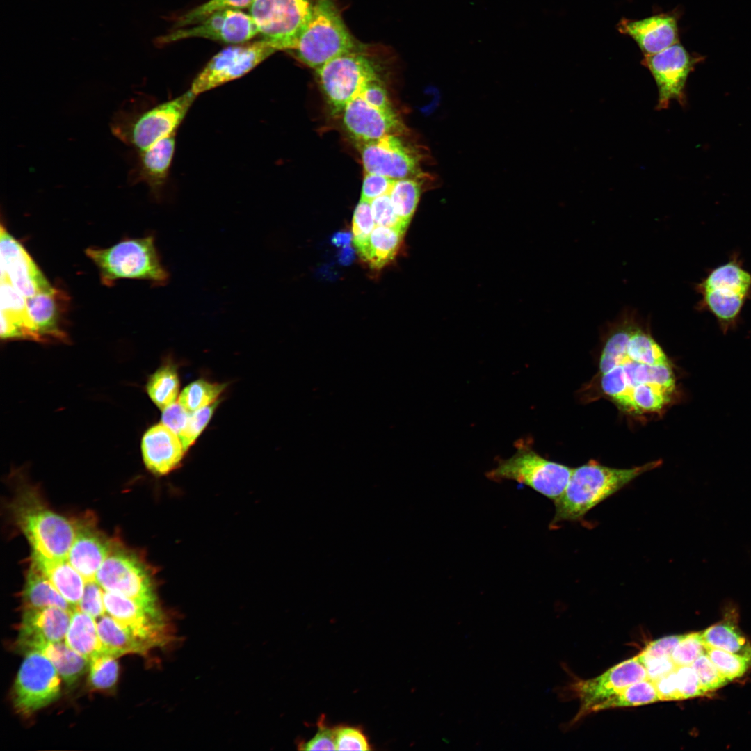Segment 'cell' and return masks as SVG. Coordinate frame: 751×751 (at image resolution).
I'll return each mask as SVG.
<instances>
[{"mask_svg": "<svg viewBox=\"0 0 751 751\" xmlns=\"http://www.w3.org/2000/svg\"><path fill=\"white\" fill-rule=\"evenodd\" d=\"M1 337L36 340L30 320L26 298L6 278L1 277Z\"/></svg>", "mask_w": 751, "mask_h": 751, "instance_id": "25", "label": "cell"}, {"mask_svg": "<svg viewBox=\"0 0 751 751\" xmlns=\"http://www.w3.org/2000/svg\"><path fill=\"white\" fill-rule=\"evenodd\" d=\"M117 658L100 652L89 659L88 679L94 689L108 690L115 685L119 675Z\"/></svg>", "mask_w": 751, "mask_h": 751, "instance_id": "40", "label": "cell"}, {"mask_svg": "<svg viewBox=\"0 0 751 751\" xmlns=\"http://www.w3.org/2000/svg\"><path fill=\"white\" fill-rule=\"evenodd\" d=\"M678 29L677 17L673 13H658L640 19L622 17L617 24V31L631 37L644 56L679 42Z\"/></svg>", "mask_w": 751, "mask_h": 751, "instance_id": "20", "label": "cell"}, {"mask_svg": "<svg viewBox=\"0 0 751 751\" xmlns=\"http://www.w3.org/2000/svg\"><path fill=\"white\" fill-rule=\"evenodd\" d=\"M660 701L654 683L649 679L633 683L616 695L596 705L592 711L610 708L634 706Z\"/></svg>", "mask_w": 751, "mask_h": 751, "instance_id": "38", "label": "cell"}, {"mask_svg": "<svg viewBox=\"0 0 751 751\" xmlns=\"http://www.w3.org/2000/svg\"><path fill=\"white\" fill-rule=\"evenodd\" d=\"M33 563L47 576L73 609L76 608L83 596L86 581L68 560H49L33 553Z\"/></svg>", "mask_w": 751, "mask_h": 751, "instance_id": "27", "label": "cell"}, {"mask_svg": "<svg viewBox=\"0 0 751 751\" xmlns=\"http://www.w3.org/2000/svg\"><path fill=\"white\" fill-rule=\"evenodd\" d=\"M86 253L99 269L101 282L106 286L123 278L144 280L163 286L169 279L152 235L126 239L107 248H89Z\"/></svg>", "mask_w": 751, "mask_h": 751, "instance_id": "4", "label": "cell"}, {"mask_svg": "<svg viewBox=\"0 0 751 751\" xmlns=\"http://www.w3.org/2000/svg\"><path fill=\"white\" fill-rule=\"evenodd\" d=\"M376 227L369 202L360 199L353 217V241L359 251L367 243Z\"/></svg>", "mask_w": 751, "mask_h": 751, "instance_id": "45", "label": "cell"}, {"mask_svg": "<svg viewBox=\"0 0 751 751\" xmlns=\"http://www.w3.org/2000/svg\"><path fill=\"white\" fill-rule=\"evenodd\" d=\"M702 631L686 634L671 654L676 666L691 665L700 655L705 654Z\"/></svg>", "mask_w": 751, "mask_h": 751, "instance_id": "47", "label": "cell"}, {"mask_svg": "<svg viewBox=\"0 0 751 751\" xmlns=\"http://www.w3.org/2000/svg\"><path fill=\"white\" fill-rule=\"evenodd\" d=\"M355 259V252L349 246L342 248L339 255V261L343 265H349Z\"/></svg>", "mask_w": 751, "mask_h": 751, "instance_id": "61", "label": "cell"}, {"mask_svg": "<svg viewBox=\"0 0 751 751\" xmlns=\"http://www.w3.org/2000/svg\"><path fill=\"white\" fill-rule=\"evenodd\" d=\"M662 464L661 460L632 468H614L596 461L572 468L568 483L554 501L555 514L551 526L563 522L582 519L593 508L629 484L640 475Z\"/></svg>", "mask_w": 751, "mask_h": 751, "instance_id": "1", "label": "cell"}, {"mask_svg": "<svg viewBox=\"0 0 751 751\" xmlns=\"http://www.w3.org/2000/svg\"><path fill=\"white\" fill-rule=\"evenodd\" d=\"M342 122L357 143L379 139L389 134L405 133V127L394 111H387L369 104L360 95L345 106Z\"/></svg>", "mask_w": 751, "mask_h": 751, "instance_id": "19", "label": "cell"}, {"mask_svg": "<svg viewBox=\"0 0 751 751\" xmlns=\"http://www.w3.org/2000/svg\"><path fill=\"white\" fill-rule=\"evenodd\" d=\"M359 95L369 104L377 108L387 111H394L380 79L367 83Z\"/></svg>", "mask_w": 751, "mask_h": 751, "instance_id": "55", "label": "cell"}, {"mask_svg": "<svg viewBox=\"0 0 751 751\" xmlns=\"http://www.w3.org/2000/svg\"><path fill=\"white\" fill-rule=\"evenodd\" d=\"M648 679L647 670L638 656L621 662L602 675L578 682L575 691L581 707L575 719L592 712L593 708L628 686Z\"/></svg>", "mask_w": 751, "mask_h": 751, "instance_id": "17", "label": "cell"}, {"mask_svg": "<svg viewBox=\"0 0 751 751\" xmlns=\"http://www.w3.org/2000/svg\"><path fill=\"white\" fill-rule=\"evenodd\" d=\"M394 181L381 175L365 172L360 199L370 202L376 197L389 194Z\"/></svg>", "mask_w": 751, "mask_h": 751, "instance_id": "53", "label": "cell"}, {"mask_svg": "<svg viewBox=\"0 0 751 751\" xmlns=\"http://www.w3.org/2000/svg\"><path fill=\"white\" fill-rule=\"evenodd\" d=\"M404 234L397 229L376 225L366 245L357 252L371 268L380 269L394 259Z\"/></svg>", "mask_w": 751, "mask_h": 751, "instance_id": "32", "label": "cell"}, {"mask_svg": "<svg viewBox=\"0 0 751 751\" xmlns=\"http://www.w3.org/2000/svg\"><path fill=\"white\" fill-rule=\"evenodd\" d=\"M67 301L66 293L54 287L50 291L26 298L28 313L37 341L67 339L60 324Z\"/></svg>", "mask_w": 751, "mask_h": 751, "instance_id": "22", "label": "cell"}, {"mask_svg": "<svg viewBox=\"0 0 751 751\" xmlns=\"http://www.w3.org/2000/svg\"><path fill=\"white\" fill-rule=\"evenodd\" d=\"M12 690L15 711L29 717L56 700L61 677L52 663L37 651L26 652Z\"/></svg>", "mask_w": 751, "mask_h": 751, "instance_id": "9", "label": "cell"}, {"mask_svg": "<svg viewBox=\"0 0 751 751\" xmlns=\"http://www.w3.org/2000/svg\"><path fill=\"white\" fill-rule=\"evenodd\" d=\"M629 385L632 387L639 384H649L664 388L674 392L675 377L670 363L649 365L624 359L621 364Z\"/></svg>", "mask_w": 751, "mask_h": 751, "instance_id": "35", "label": "cell"}, {"mask_svg": "<svg viewBox=\"0 0 751 751\" xmlns=\"http://www.w3.org/2000/svg\"><path fill=\"white\" fill-rule=\"evenodd\" d=\"M603 391L624 410L633 411L631 400L632 387L621 364L602 374Z\"/></svg>", "mask_w": 751, "mask_h": 751, "instance_id": "42", "label": "cell"}, {"mask_svg": "<svg viewBox=\"0 0 751 751\" xmlns=\"http://www.w3.org/2000/svg\"><path fill=\"white\" fill-rule=\"evenodd\" d=\"M702 637L708 646L751 659V643L738 628L734 611L702 631Z\"/></svg>", "mask_w": 751, "mask_h": 751, "instance_id": "29", "label": "cell"}, {"mask_svg": "<svg viewBox=\"0 0 751 751\" xmlns=\"http://www.w3.org/2000/svg\"><path fill=\"white\" fill-rule=\"evenodd\" d=\"M141 450L146 467L160 476L177 468L186 452L179 436L163 423L145 433Z\"/></svg>", "mask_w": 751, "mask_h": 751, "instance_id": "23", "label": "cell"}, {"mask_svg": "<svg viewBox=\"0 0 751 751\" xmlns=\"http://www.w3.org/2000/svg\"><path fill=\"white\" fill-rule=\"evenodd\" d=\"M257 24L249 13L240 9L215 12L201 22L186 27L172 29L156 39L159 45L188 38H200L231 45L246 43L258 35Z\"/></svg>", "mask_w": 751, "mask_h": 751, "instance_id": "15", "label": "cell"}, {"mask_svg": "<svg viewBox=\"0 0 751 751\" xmlns=\"http://www.w3.org/2000/svg\"><path fill=\"white\" fill-rule=\"evenodd\" d=\"M102 652L119 657L125 654L146 656L149 651L127 628L106 613L97 619Z\"/></svg>", "mask_w": 751, "mask_h": 751, "instance_id": "28", "label": "cell"}, {"mask_svg": "<svg viewBox=\"0 0 751 751\" xmlns=\"http://www.w3.org/2000/svg\"><path fill=\"white\" fill-rule=\"evenodd\" d=\"M697 61L679 42L644 56L641 64L649 70L657 86L658 111L667 108L672 100L684 104L686 80Z\"/></svg>", "mask_w": 751, "mask_h": 751, "instance_id": "16", "label": "cell"}, {"mask_svg": "<svg viewBox=\"0 0 751 751\" xmlns=\"http://www.w3.org/2000/svg\"><path fill=\"white\" fill-rule=\"evenodd\" d=\"M697 675L700 682L706 694L718 689L729 681L724 677L709 656L700 655L691 665Z\"/></svg>", "mask_w": 751, "mask_h": 751, "instance_id": "48", "label": "cell"}, {"mask_svg": "<svg viewBox=\"0 0 751 751\" xmlns=\"http://www.w3.org/2000/svg\"><path fill=\"white\" fill-rule=\"evenodd\" d=\"M151 400L161 410L175 402L179 389L177 367L167 364L153 373L146 386Z\"/></svg>", "mask_w": 751, "mask_h": 751, "instance_id": "37", "label": "cell"}, {"mask_svg": "<svg viewBox=\"0 0 751 751\" xmlns=\"http://www.w3.org/2000/svg\"><path fill=\"white\" fill-rule=\"evenodd\" d=\"M104 592L96 581H86L83 596L76 608L96 620L105 615Z\"/></svg>", "mask_w": 751, "mask_h": 751, "instance_id": "51", "label": "cell"}, {"mask_svg": "<svg viewBox=\"0 0 751 751\" xmlns=\"http://www.w3.org/2000/svg\"><path fill=\"white\" fill-rule=\"evenodd\" d=\"M675 672L680 700L706 695L691 665L677 666Z\"/></svg>", "mask_w": 751, "mask_h": 751, "instance_id": "52", "label": "cell"}, {"mask_svg": "<svg viewBox=\"0 0 751 751\" xmlns=\"http://www.w3.org/2000/svg\"><path fill=\"white\" fill-rule=\"evenodd\" d=\"M162 410L161 423L179 436L184 428L191 412L179 402H175Z\"/></svg>", "mask_w": 751, "mask_h": 751, "instance_id": "56", "label": "cell"}, {"mask_svg": "<svg viewBox=\"0 0 751 751\" xmlns=\"http://www.w3.org/2000/svg\"><path fill=\"white\" fill-rule=\"evenodd\" d=\"M72 612L55 606L24 609L17 648L25 653L38 644L64 640Z\"/></svg>", "mask_w": 751, "mask_h": 751, "instance_id": "21", "label": "cell"}, {"mask_svg": "<svg viewBox=\"0 0 751 751\" xmlns=\"http://www.w3.org/2000/svg\"><path fill=\"white\" fill-rule=\"evenodd\" d=\"M359 49L334 0H317L291 49L296 58L317 70L344 54Z\"/></svg>", "mask_w": 751, "mask_h": 751, "instance_id": "2", "label": "cell"}, {"mask_svg": "<svg viewBox=\"0 0 751 751\" xmlns=\"http://www.w3.org/2000/svg\"><path fill=\"white\" fill-rule=\"evenodd\" d=\"M196 97L189 90L144 111H120L112 120V133L137 151L144 150L176 134Z\"/></svg>", "mask_w": 751, "mask_h": 751, "instance_id": "6", "label": "cell"}, {"mask_svg": "<svg viewBox=\"0 0 751 751\" xmlns=\"http://www.w3.org/2000/svg\"><path fill=\"white\" fill-rule=\"evenodd\" d=\"M357 145L365 172L394 180L425 175L420 168L422 155L400 135L389 134Z\"/></svg>", "mask_w": 751, "mask_h": 751, "instance_id": "14", "label": "cell"}, {"mask_svg": "<svg viewBox=\"0 0 751 751\" xmlns=\"http://www.w3.org/2000/svg\"><path fill=\"white\" fill-rule=\"evenodd\" d=\"M218 402L191 412L187 423L179 435L186 451L195 443L210 421Z\"/></svg>", "mask_w": 751, "mask_h": 751, "instance_id": "46", "label": "cell"}, {"mask_svg": "<svg viewBox=\"0 0 751 751\" xmlns=\"http://www.w3.org/2000/svg\"><path fill=\"white\" fill-rule=\"evenodd\" d=\"M376 225L391 227L405 232L407 226L396 214L389 194L370 202Z\"/></svg>", "mask_w": 751, "mask_h": 751, "instance_id": "49", "label": "cell"}, {"mask_svg": "<svg viewBox=\"0 0 751 751\" xmlns=\"http://www.w3.org/2000/svg\"><path fill=\"white\" fill-rule=\"evenodd\" d=\"M104 604L106 613L128 628L149 652L173 640L172 624L163 609L151 610L124 596L105 590Z\"/></svg>", "mask_w": 751, "mask_h": 751, "instance_id": "13", "label": "cell"}, {"mask_svg": "<svg viewBox=\"0 0 751 751\" xmlns=\"http://www.w3.org/2000/svg\"><path fill=\"white\" fill-rule=\"evenodd\" d=\"M572 469L541 456L528 444L518 442L516 452L500 460L486 475L494 481H513L524 485L554 501L565 489Z\"/></svg>", "mask_w": 751, "mask_h": 751, "instance_id": "7", "label": "cell"}, {"mask_svg": "<svg viewBox=\"0 0 751 751\" xmlns=\"http://www.w3.org/2000/svg\"><path fill=\"white\" fill-rule=\"evenodd\" d=\"M336 750H370L366 736L356 727L340 725L334 727Z\"/></svg>", "mask_w": 751, "mask_h": 751, "instance_id": "50", "label": "cell"}, {"mask_svg": "<svg viewBox=\"0 0 751 751\" xmlns=\"http://www.w3.org/2000/svg\"><path fill=\"white\" fill-rule=\"evenodd\" d=\"M317 0H253L249 14L263 39L290 51Z\"/></svg>", "mask_w": 751, "mask_h": 751, "instance_id": "12", "label": "cell"}, {"mask_svg": "<svg viewBox=\"0 0 751 751\" xmlns=\"http://www.w3.org/2000/svg\"><path fill=\"white\" fill-rule=\"evenodd\" d=\"M638 656L647 670L648 679L652 681L669 674L677 668L671 656L644 657L640 654Z\"/></svg>", "mask_w": 751, "mask_h": 751, "instance_id": "58", "label": "cell"}, {"mask_svg": "<svg viewBox=\"0 0 751 751\" xmlns=\"http://www.w3.org/2000/svg\"><path fill=\"white\" fill-rule=\"evenodd\" d=\"M695 289L700 296L697 309L712 314L726 334L736 327L743 307L751 299V272L734 253L709 271Z\"/></svg>", "mask_w": 751, "mask_h": 751, "instance_id": "3", "label": "cell"}, {"mask_svg": "<svg viewBox=\"0 0 751 751\" xmlns=\"http://www.w3.org/2000/svg\"><path fill=\"white\" fill-rule=\"evenodd\" d=\"M95 579L105 591L124 596L151 610L162 609L148 568L133 555L110 551Z\"/></svg>", "mask_w": 751, "mask_h": 751, "instance_id": "11", "label": "cell"}, {"mask_svg": "<svg viewBox=\"0 0 751 751\" xmlns=\"http://www.w3.org/2000/svg\"><path fill=\"white\" fill-rule=\"evenodd\" d=\"M705 645V644H704ZM706 654L729 682L743 676L751 665V659L705 645Z\"/></svg>", "mask_w": 751, "mask_h": 751, "instance_id": "44", "label": "cell"}, {"mask_svg": "<svg viewBox=\"0 0 751 751\" xmlns=\"http://www.w3.org/2000/svg\"><path fill=\"white\" fill-rule=\"evenodd\" d=\"M353 235L349 232H339L334 234L331 238V243L337 247H346L350 245Z\"/></svg>", "mask_w": 751, "mask_h": 751, "instance_id": "60", "label": "cell"}, {"mask_svg": "<svg viewBox=\"0 0 751 751\" xmlns=\"http://www.w3.org/2000/svg\"><path fill=\"white\" fill-rule=\"evenodd\" d=\"M13 515L33 553L49 560L67 558L76 533L73 523L49 509L38 496L28 491L15 501Z\"/></svg>", "mask_w": 751, "mask_h": 751, "instance_id": "5", "label": "cell"}, {"mask_svg": "<svg viewBox=\"0 0 751 751\" xmlns=\"http://www.w3.org/2000/svg\"><path fill=\"white\" fill-rule=\"evenodd\" d=\"M64 641L88 659L102 652L97 620L79 608L74 609Z\"/></svg>", "mask_w": 751, "mask_h": 751, "instance_id": "33", "label": "cell"}, {"mask_svg": "<svg viewBox=\"0 0 751 751\" xmlns=\"http://www.w3.org/2000/svg\"><path fill=\"white\" fill-rule=\"evenodd\" d=\"M175 150V134L138 151V161L129 174L134 182H145L155 197L161 195L166 184Z\"/></svg>", "mask_w": 751, "mask_h": 751, "instance_id": "24", "label": "cell"}, {"mask_svg": "<svg viewBox=\"0 0 751 751\" xmlns=\"http://www.w3.org/2000/svg\"><path fill=\"white\" fill-rule=\"evenodd\" d=\"M0 260L1 277L8 280L24 297L54 289L26 249L2 224Z\"/></svg>", "mask_w": 751, "mask_h": 751, "instance_id": "18", "label": "cell"}, {"mask_svg": "<svg viewBox=\"0 0 751 751\" xmlns=\"http://www.w3.org/2000/svg\"><path fill=\"white\" fill-rule=\"evenodd\" d=\"M253 0H209L177 18L173 29L195 24L211 14L225 9L250 7Z\"/></svg>", "mask_w": 751, "mask_h": 751, "instance_id": "43", "label": "cell"}, {"mask_svg": "<svg viewBox=\"0 0 751 751\" xmlns=\"http://www.w3.org/2000/svg\"><path fill=\"white\" fill-rule=\"evenodd\" d=\"M278 51L266 40L229 46L214 55L196 75L190 90L196 96L250 72Z\"/></svg>", "mask_w": 751, "mask_h": 751, "instance_id": "10", "label": "cell"}, {"mask_svg": "<svg viewBox=\"0 0 751 751\" xmlns=\"http://www.w3.org/2000/svg\"><path fill=\"white\" fill-rule=\"evenodd\" d=\"M685 636L671 635L652 641L639 654L644 657L671 656L673 650Z\"/></svg>", "mask_w": 751, "mask_h": 751, "instance_id": "57", "label": "cell"}, {"mask_svg": "<svg viewBox=\"0 0 751 751\" xmlns=\"http://www.w3.org/2000/svg\"><path fill=\"white\" fill-rule=\"evenodd\" d=\"M32 650L45 655L68 686L74 684L88 669L89 659L71 649L64 640L38 644L27 652Z\"/></svg>", "mask_w": 751, "mask_h": 751, "instance_id": "30", "label": "cell"}, {"mask_svg": "<svg viewBox=\"0 0 751 751\" xmlns=\"http://www.w3.org/2000/svg\"><path fill=\"white\" fill-rule=\"evenodd\" d=\"M672 394L673 392L661 387L649 384L636 385L631 394L633 411H659L670 402Z\"/></svg>", "mask_w": 751, "mask_h": 751, "instance_id": "41", "label": "cell"}, {"mask_svg": "<svg viewBox=\"0 0 751 751\" xmlns=\"http://www.w3.org/2000/svg\"><path fill=\"white\" fill-rule=\"evenodd\" d=\"M640 317L634 311L631 332L627 342V357L636 362L658 365L669 363L668 359L653 337L640 325Z\"/></svg>", "mask_w": 751, "mask_h": 751, "instance_id": "34", "label": "cell"}, {"mask_svg": "<svg viewBox=\"0 0 751 751\" xmlns=\"http://www.w3.org/2000/svg\"><path fill=\"white\" fill-rule=\"evenodd\" d=\"M653 682L660 700H680L675 670Z\"/></svg>", "mask_w": 751, "mask_h": 751, "instance_id": "59", "label": "cell"}, {"mask_svg": "<svg viewBox=\"0 0 751 751\" xmlns=\"http://www.w3.org/2000/svg\"><path fill=\"white\" fill-rule=\"evenodd\" d=\"M423 178L425 175L396 179L389 193L396 214L407 225L417 207Z\"/></svg>", "mask_w": 751, "mask_h": 751, "instance_id": "36", "label": "cell"}, {"mask_svg": "<svg viewBox=\"0 0 751 751\" xmlns=\"http://www.w3.org/2000/svg\"><path fill=\"white\" fill-rule=\"evenodd\" d=\"M324 718H321L318 724V732L307 742L299 745L301 750H336L334 727L325 725Z\"/></svg>", "mask_w": 751, "mask_h": 751, "instance_id": "54", "label": "cell"}, {"mask_svg": "<svg viewBox=\"0 0 751 751\" xmlns=\"http://www.w3.org/2000/svg\"><path fill=\"white\" fill-rule=\"evenodd\" d=\"M316 72L334 115L341 113L367 83L380 79L374 63L360 49L334 58Z\"/></svg>", "mask_w": 751, "mask_h": 751, "instance_id": "8", "label": "cell"}, {"mask_svg": "<svg viewBox=\"0 0 751 751\" xmlns=\"http://www.w3.org/2000/svg\"><path fill=\"white\" fill-rule=\"evenodd\" d=\"M225 387V384L199 379L190 383L182 390L178 402L187 411L193 412L216 402Z\"/></svg>", "mask_w": 751, "mask_h": 751, "instance_id": "39", "label": "cell"}, {"mask_svg": "<svg viewBox=\"0 0 751 751\" xmlns=\"http://www.w3.org/2000/svg\"><path fill=\"white\" fill-rule=\"evenodd\" d=\"M110 551V545L98 533L80 526L67 560L86 581H96L95 575Z\"/></svg>", "mask_w": 751, "mask_h": 751, "instance_id": "26", "label": "cell"}, {"mask_svg": "<svg viewBox=\"0 0 751 751\" xmlns=\"http://www.w3.org/2000/svg\"><path fill=\"white\" fill-rule=\"evenodd\" d=\"M22 601L24 609L55 606L70 611L74 610L34 563L27 574L22 592Z\"/></svg>", "mask_w": 751, "mask_h": 751, "instance_id": "31", "label": "cell"}]
</instances>
